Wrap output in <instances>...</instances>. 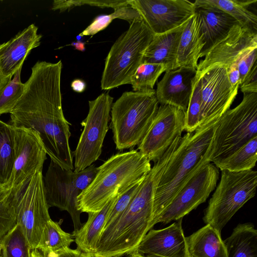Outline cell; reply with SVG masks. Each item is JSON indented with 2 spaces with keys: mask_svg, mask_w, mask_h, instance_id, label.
I'll list each match as a JSON object with an SVG mask.
<instances>
[{
  "mask_svg": "<svg viewBox=\"0 0 257 257\" xmlns=\"http://www.w3.org/2000/svg\"><path fill=\"white\" fill-rule=\"evenodd\" d=\"M45 257H92L90 255L78 249L65 247L56 252L50 253Z\"/></svg>",
  "mask_w": 257,
  "mask_h": 257,
  "instance_id": "40",
  "label": "cell"
},
{
  "mask_svg": "<svg viewBox=\"0 0 257 257\" xmlns=\"http://www.w3.org/2000/svg\"><path fill=\"white\" fill-rule=\"evenodd\" d=\"M186 24L170 31L154 35L145 51L142 63L163 64L167 66L168 71L176 69L179 43Z\"/></svg>",
  "mask_w": 257,
  "mask_h": 257,
  "instance_id": "22",
  "label": "cell"
},
{
  "mask_svg": "<svg viewBox=\"0 0 257 257\" xmlns=\"http://www.w3.org/2000/svg\"><path fill=\"white\" fill-rule=\"evenodd\" d=\"M159 107L155 89L126 91L112 103L110 128L116 149L138 146L148 131Z\"/></svg>",
  "mask_w": 257,
  "mask_h": 257,
  "instance_id": "5",
  "label": "cell"
},
{
  "mask_svg": "<svg viewBox=\"0 0 257 257\" xmlns=\"http://www.w3.org/2000/svg\"><path fill=\"white\" fill-rule=\"evenodd\" d=\"M119 194L113 196L100 211L88 213L87 221L72 234L77 249L92 257L108 214Z\"/></svg>",
  "mask_w": 257,
  "mask_h": 257,
  "instance_id": "23",
  "label": "cell"
},
{
  "mask_svg": "<svg viewBox=\"0 0 257 257\" xmlns=\"http://www.w3.org/2000/svg\"><path fill=\"white\" fill-rule=\"evenodd\" d=\"M201 82L196 78L193 92L185 113L184 131L191 133L200 125L201 121Z\"/></svg>",
  "mask_w": 257,
  "mask_h": 257,
  "instance_id": "35",
  "label": "cell"
},
{
  "mask_svg": "<svg viewBox=\"0 0 257 257\" xmlns=\"http://www.w3.org/2000/svg\"><path fill=\"white\" fill-rule=\"evenodd\" d=\"M10 190L17 223L21 226L31 250L36 249L42 231L51 219L42 171L36 172Z\"/></svg>",
  "mask_w": 257,
  "mask_h": 257,
  "instance_id": "9",
  "label": "cell"
},
{
  "mask_svg": "<svg viewBox=\"0 0 257 257\" xmlns=\"http://www.w3.org/2000/svg\"><path fill=\"white\" fill-rule=\"evenodd\" d=\"M241 102L219 118L208 160L214 165L257 137V92L243 93Z\"/></svg>",
  "mask_w": 257,
  "mask_h": 257,
  "instance_id": "7",
  "label": "cell"
},
{
  "mask_svg": "<svg viewBox=\"0 0 257 257\" xmlns=\"http://www.w3.org/2000/svg\"><path fill=\"white\" fill-rule=\"evenodd\" d=\"M98 170L92 164L78 172L66 170L51 160L43 177L46 199L49 207L67 211L74 225L73 233L82 226L81 212L77 208V198L90 184Z\"/></svg>",
  "mask_w": 257,
  "mask_h": 257,
  "instance_id": "10",
  "label": "cell"
},
{
  "mask_svg": "<svg viewBox=\"0 0 257 257\" xmlns=\"http://www.w3.org/2000/svg\"><path fill=\"white\" fill-rule=\"evenodd\" d=\"M30 257H45L43 254L38 249H32L30 251Z\"/></svg>",
  "mask_w": 257,
  "mask_h": 257,
  "instance_id": "43",
  "label": "cell"
},
{
  "mask_svg": "<svg viewBox=\"0 0 257 257\" xmlns=\"http://www.w3.org/2000/svg\"><path fill=\"white\" fill-rule=\"evenodd\" d=\"M143 179L136 183L125 191L119 194L108 214L105 226L110 223L125 209L138 191Z\"/></svg>",
  "mask_w": 257,
  "mask_h": 257,
  "instance_id": "38",
  "label": "cell"
},
{
  "mask_svg": "<svg viewBox=\"0 0 257 257\" xmlns=\"http://www.w3.org/2000/svg\"><path fill=\"white\" fill-rule=\"evenodd\" d=\"M71 87L74 91L81 93L85 90L86 85L83 80L76 79L72 81L71 84Z\"/></svg>",
  "mask_w": 257,
  "mask_h": 257,
  "instance_id": "41",
  "label": "cell"
},
{
  "mask_svg": "<svg viewBox=\"0 0 257 257\" xmlns=\"http://www.w3.org/2000/svg\"><path fill=\"white\" fill-rule=\"evenodd\" d=\"M256 2V0H196L194 4L219 9L233 17L242 27L256 33L257 16L247 8Z\"/></svg>",
  "mask_w": 257,
  "mask_h": 257,
  "instance_id": "27",
  "label": "cell"
},
{
  "mask_svg": "<svg viewBox=\"0 0 257 257\" xmlns=\"http://www.w3.org/2000/svg\"><path fill=\"white\" fill-rule=\"evenodd\" d=\"M182 219L162 229H150L134 251L145 257H190Z\"/></svg>",
  "mask_w": 257,
  "mask_h": 257,
  "instance_id": "18",
  "label": "cell"
},
{
  "mask_svg": "<svg viewBox=\"0 0 257 257\" xmlns=\"http://www.w3.org/2000/svg\"><path fill=\"white\" fill-rule=\"evenodd\" d=\"M129 257H145L137 252H133L130 254Z\"/></svg>",
  "mask_w": 257,
  "mask_h": 257,
  "instance_id": "46",
  "label": "cell"
},
{
  "mask_svg": "<svg viewBox=\"0 0 257 257\" xmlns=\"http://www.w3.org/2000/svg\"><path fill=\"white\" fill-rule=\"evenodd\" d=\"M22 67L14 75V77L0 90V115L10 113L24 91V83L21 80Z\"/></svg>",
  "mask_w": 257,
  "mask_h": 257,
  "instance_id": "34",
  "label": "cell"
},
{
  "mask_svg": "<svg viewBox=\"0 0 257 257\" xmlns=\"http://www.w3.org/2000/svg\"><path fill=\"white\" fill-rule=\"evenodd\" d=\"M113 100L108 93H103L88 101V114L81 122L83 130L76 148L72 152L74 172H78L89 167L101 154L103 141L108 130Z\"/></svg>",
  "mask_w": 257,
  "mask_h": 257,
  "instance_id": "12",
  "label": "cell"
},
{
  "mask_svg": "<svg viewBox=\"0 0 257 257\" xmlns=\"http://www.w3.org/2000/svg\"><path fill=\"white\" fill-rule=\"evenodd\" d=\"M130 0L118 1H54L53 3L52 9L53 10H60L63 12L67 9L83 5H88L100 8H116L130 5Z\"/></svg>",
  "mask_w": 257,
  "mask_h": 257,
  "instance_id": "37",
  "label": "cell"
},
{
  "mask_svg": "<svg viewBox=\"0 0 257 257\" xmlns=\"http://www.w3.org/2000/svg\"><path fill=\"white\" fill-rule=\"evenodd\" d=\"M2 257H30L31 249L17 223L0 240Z\"/></svg>",
  "mask_w": 257,
  "mask_h": 257,
  "instance_id": "32",
  "label": "cell"
},
{
  "mask_svg": "<svg viewBox=\"0 0 257 257\" xmlns=\"http://www.w3.org/2000/svg\"><path fill=\"white\" fill-rule=\"evenodd\" d=\"M204 45L200 58L216 42L224 37L238 22L228 14L216 8L195 6Z\"/></svg>",
  "mask_w": 257,
  "mask_h": 257,
  "instance_id": "21",
  "label": "cell"
},
{
  "mask_svg": "<svg viewBox=\"0 0 257 257\" xmlns=\"http://www.w3.org/2000/svg\"><path fill=\"white\" fill-rule=\"evenodd\" d=\"M204 56V59L198 64L197 80L215 65L226 68L236 66L240 74H245L256 63L257 33L236 24Z\"/></svg>",
  "mask_w": 257,
  "mask_h": 257,
  "instance_id": "11",
  "label": "cell"
},
{
  "mask_svg": "<svg viewBox=\"0 0 257 257\" xmlns=\"http://www.w3.org/2000/svg\"><path fill=\"white\" fill-rule=\"evenodd\" d=\"M154 36L143 20L130 24L128 29L112 45L106 58L101 80L102 90L130 83Z\"/></svg>",
  "mask_w": 257,
  "mask_h": 257,
  "instance_id": "6",
  "label": "cell"
},
{
  "mask_svg": "<svg viewBox=\"0 0 257 257\" xmlns=\"http://www.w3.org/2000/svg\"><path fill=\"white\" fill-rule=\"evenodd\" d=\"M257 160V137L251 139L231 155L214 165L218 169L242 171L252 169Z\"/></svg>",
  "mask_w": 257,
  "mask_h": 257,
  "instance_id": "30",
  "label": "cell"
},
{
  "mask_svg": "<svg viewBox=\"0 0 257 257\" xmlns=\"http://www.w3.org/2000/svg\"><path fill=\"white\" fill-rule=\"evenodd\" d=\"M12 77H6L0 73V90L12 79Z\"/></svg>",
  "mask_w": 257,
  "mask_h": 257,
  "instance_id": "42",
  "label": "cell"
},
{
  "mask_svg": "<svg viewBox=\"0 0 257 257\" xmlns=\"http://www.w3.org/2000/svg\"><path fill=\"white\" fill-rule=\"evenodd\" d=\"M224 242L227 257H257V230L252 223L238 224Z\"/></svg>",
  "mask_w": 257,
  "mask_h": 257,
  "instance_id": "26",
  "label": "cell"
},
{
  "mask_svg": "<svg viewBox=\"0 0 257 257\" xmlns=\"http://www.w3.org/2000/svg\"><path fill=\"white\" fill-rule=\"evenodd\" d=\"M72 45L74 46L76 49L81 51H83L85 49L84 44L82 42L74 43V44H72Z\"/></svg>",
  "mask_w": 257,
  "mask_h": 257,
  "instance_id": "44",
  "label": "cell"
},
{
  "mask_svg": "<svg viewBox=\"0 0 257 257\" xmlns=\"http://www.w3.org/2000/svg\"><path fill=\"white\" fill-rule=\"evenodd\" d=\"M114 10L109 15H102L96 17L79 36H92L105 29L114 19L126 20L130 24L143 20L138 11L130 5L118 7Z\"/></svg>",
  "mask_w": 257,
  "mask_h": 257,
  "instance_id": "31",
  "label": "cell"
},
{
  "mask_svg": "<svg viewBox=\"0 0 257 257\" xmlns=\"http://www.w3.org/2000/svg\"><path fill=\"white\" fill-rule=\"evenodd\" d=\"M220 118L204 122L194 132L187 133L181 137L155 188L152 228L196 168L208 158Z\"/></svg>",
  "mask_w": 257,
  "mask_h": 257,
  "instance_id": "3",
  "label": "cell"
},
{
  "mask_svg": "<svg viewBox=\"0 0 257 257\" xmlns=\"http://www.w3.org/2000/svg\"><path fill=\"white\" fill-rule=\"evenodd\" d=\"M257 172L222 170L221 179L205 210L203 220L221 232L235 213L255 194Z\"/></svg>",
  "mask_w": 257,
  "mask_h": 257,
  "instance_id": "8",
  "label": "cell"
},
{
  "mask_svg": "<svg viewBox=\"0 0 257 257\" xmlns=\"http://www.w3.org/2000/svg\"><path fill=\"white\" fill-rule=\"evenodd\" d=\"M185 112L174 106L160 104L152 123L138 145L139 151L150 162L161 158L184 131Z\"/></svg>",
  "mask_w": 257,
  "mask_h": 257,
  "instance_id": "14",
  "label": "cell"
},
{
  "mask_svg": "<svg viewBox=\"0 0 257 257\" xmlns=\"http://www.w3.org/2000/svg\"><path fill=\"white\" fill-rule=\"evenodd\" d=\"M204 42L197 14L189 20L183 30L177 51L176 69L183 66L197 68Z\"/></svg>",
  "mask_w": 257,
  "mask_h": 257,
  "instance_id": "24",
  "label": "cell"
},
{
  "mask_svg": "<svg viewBox=\"0 0 257 257\" xmlns=\"http://www.w3.org/2000/svg\"><path fill=\"white\" fill-rule=\"evenodd\" d=\"M15 161L13 126L0 119V185L8 184Z\"/></svg>",
  "mask_w": 257,
  "mask_h": 257,
  "instance_id": "28",
  "label": "cell"
},
{
  "mask_svg": "<svg viewBox=\"0 0 257 257\" xmlns=\"http://www.w3.org/2000/svg\"><path fill=\"white\" fill-rule=\"evenodd\" d=\"M154 35L163 34L186 24L194 15V2L187 0H130Z\"/></svg>",
  "mask_w": 257,
  "mask_h": 257,
  "instance_id": "15",
  "label": "cell"
},
{
  "mask_svg": "<svg viewBox=\"0 0 257 257\" xmlns=\"http://www.w3.org/2000/svg\"><path fill=\"white\" fill-rule=\"evenodd\" d=\"M9 189H8L5 186L0 185V197L3 196L8 193Z\"/></svg>",
  "mask_w": 257,
  "mask_h": 257,
  "instance_id": "45",
  "label": "cell"
},
{
  "mask_svg": "<svg viewBox=\"0 0 257 257\" xmlns=\"http://www.w3.org/2000/svg\"><path fill=\"white\" fill-rule=\"evenodd\" d=\"M152 167L139 151L113 155L98 167L90 184L77 198V208L87 213L100 211L111 198L143 179Z\"/></svg>",
  "mask_w": 257,
  "mask_h": 257,
  "instance_id": "4",
  "label": "cell"
},
{
  "mask_svg": "<svg viewBox=\"0 0 257 257\" xmlns=\"http://www.w3.org/2000/svg\"><path fill=\"white\" fill-rule=\"evenodd\" d=\"M15 161L10 181L11 189L42 171L47 153L39 134L31 128L13 126Z\"/></svg>",
  "mask_w": 257,
  "mask_h": 257,
  "instance_id": "16",
  "label": "cell"
},
{
  "mask_svg": "<svg viewBox=\"0 0 257 257\" xmlns=\"http://www.w3.org/2000/svg\"><path fill=\"white\" fill-rule=\"evenodd\" d=\"M197 72L196 68L187 66L166 71L155 90L159 103L174 106L186 112Z\"/></svg>",
  "mask_w": 257,
  "mask_h": 257,
  "instance_id": "19",
  "label": "cell"
},
{
  "mask_svg": "<svg viewBox=\"0 0 257 257\" xmlns=\"http://www.w3.org/2000/svg\"><path fill=\"white\" fill-rule=\"evenodd\" d=\"M172 155L168 150L154 163L127 207L103 228L92 257L130 254L152 229L155 188Z\"/></svg>",
  "mask_w": 257,
  "mask_h": 257,
  "instance_id": "2",
  "label": "cell"
},
{
  "mask_svg": "<svg viewBox=\"0 0 257 257\" xmlns=\"http://www.w3.org/2000/svg\"><path fill=\"white\" fill-rule=\"evenodd\" d=\"M0 257H2V245L0 243Z\"/></svg>",
  "mask_w": 257,
  "mask_h": 257,
  "instance_id": "47",
  "label": "cell"
},
{
  "mask_svg": "<svg viewBox=\"0 0 257 257\" xmlns=\"http://www.w3.org/2000/svg\"><path fill=\"white\" fill-rule=\"evenodd\" d=\"M200 124L220 118L228 109L238 93L239 87H233L228 79L226 68L215 65L200 78Z\"/></svg>",
  "mask_w": 257,
  "mask_h": 257,
  "instance_id": "17",
  "label": "cell"
},
{
  "mask_svg": "<svg viewBox=\"0 0 257 257\" xmlns=\"http://www.w3.org/2000/svg\"><path fill=\"white\" fill-rule=\"evenodd\" d=\"M17 223L10 190L0 197V240Z\"/></svg>",
  "mask_w": 257,
  "mask_h": 257,
  "instance_id": "36",
  "label": "cell"
},
{
  "mask_svg": "<svg viewBox=\"0 0 257 257\" xmlns=\"http://www.w3.org/2000/svg\"><path fill=\"white\" fill-rule=\"evenodd\" d=\"M219 169L206 158L180 189L157 221L178 220L205 202L216 187Z\"/></svg>",
  "mask_w": 257,
  "mask_h": 257,
  "instance_id": "13",
  "label": "cell"
},
{
  "mask_svg": "<svg viewBox=\"0 0 257 257\" xmlns=\"http://www.w3.org/2000/svg\"><path fill=\"white\" fill-rule=\"evenodd\" d=\"M72 234L65 232L59 223L51 219L46 224L38 244V249L44 256L65 247L74 241Z\"/></svg>",
  "mask_w": 257,
  "mask_h": 257,
  "instance_id": "29",
  "label": "cell"
},
{
  "mask_svg": "<svg viewBox=\"0 0 257 257\" xmlns=\"http://www.w3.org/2000/svg\"><path fill=\"white\" fill-rule=\"evenodd\" d=\"M32 24L9 41L0 45V73L12 77L21 67L31 50L41 44L42 36Z\"/></svg>",
  "mask_w": 257,
  "mask_h": 257,
  "instance_id": "20",
  "label": "cell"
},
{
  "mask_svg": "<svg viewBox=\"0 0 257 257\" xmlns=\"http://www.w3.org/2000/svg\"><path fill=\"white\" fill-rule=\"evenodd\" d=\"M62 63L38 61L24 83V93L10 113V124L31 128L39 135L51 160L66 170H74L69 145L70 125L62 109Z\"/></svg>",
  "mask_w": 257,
  "mask_h": 257,
  "instance_id": "1",
  "label": "cell"
},
{
  "mask_svg": "<svg viewBox=\"0 0 257 257\" xmlns=\"http://www.w3.org/2000/svg\"><path fill=\"white\" fill-rule=\"evenodd\" d=\"M168 67L163 64L142 63L132 77L130 84L134 91L153 89L158 78Z\"/></svg>",
  "mask_w": 257,
  "mask_h": 257,
  "instance_id": "33",
  "label": "cell"
},
{
  "mask_svg": "<svg viewBox=\"0 0 257 257\" xmlns=\"http://www.w3.org/2000/svg\"><path fill=\"white\" fill-rule=\"evenodd\" d=\"M242 93L257 92V64H255L248 74L240 84Z\"/></svg>",
  "mask_w": 257,
  "mask_h": 257,
  "instance_id": "39",
  "label": "cell"
},
{
  "mask_svg": "<svg viewBox=\"0 0 257 257\" xmlns=\"http://www.w3.org/2000/svg\"><path fill=\"white\" fill-rule=\"evenodd\" d=\"M221 232L206 224L186 237L190 257H227V250Z\"/></svg>",
  "mask_w": 257,
  "mask_h": 257,
  "instance_id": "25",
  "label": "cell"
}]
</instances>
